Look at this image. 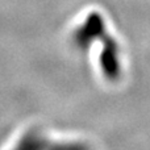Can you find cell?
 Segmentation results:
<instances>
[{
	"mask_svg": "<svg viewBox=\"0 0 150 150\" xmlns=\"http://www.w3.org/2000/svg\"><path fill=\"white\" fill-rule=\"evenodd\" d=\"M105 33V25L100 13L92 12L87 16L86 21L75 30L73 40L79 49L86 50L96 38H101Z\"/></svg>",
	"mask_w": 150,
	"mask_h": 150,
	"instance_id": "obj_1",
	"label": "cell"
},
{
	"mask_svg": "<svg viewBox=\"0 0 150 150\" xmlns=\"http://www.w3.org/2000/svg\"><path fill=\"white\" fill-rule=\"evenodd\" d=\"M103 49L100 53V67L108 80H116L120 76L119 45L109 34L104 33L101 37Z\"/></svg>",
	"mask_w": 150,
	"mask_h": 150,
	"instance_id": "obj_2",
	"label": "cell"
}]
</instances>
